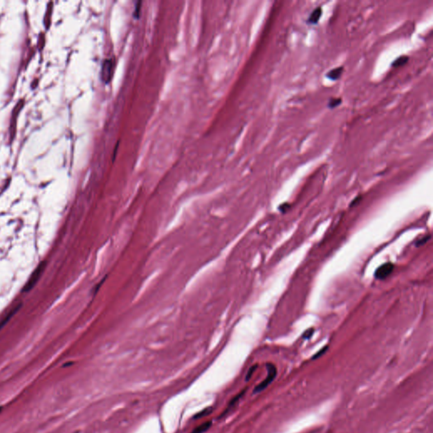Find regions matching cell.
I'll use <instances>...</instances> for the list:
<instances>
[{"instance_id":"cell-1","label":"cell","mask_w":433,"mask_h":433,"mask_svg":"<svg viewBox=\"0 0 433 433\" xmlns=\"http://www.w3.org/2000/svg\"><path fill=\"white\" fill-rule=\"evenodd\" d=\"M116 64H117V61L114 56L107 58L102 61L100 77H101L102 82L104 83L105 85H108L113 80V77H114L115 70H116Z\"/></svg>"},{"instance_id":"cell-2","label":"cell","mask_w":433,"mask_h":433,"mask_svg":"<svg viewBox=\"0 0 433 433\" xmlns=\"http://www.w3.org/2000/svg\"><path fill=\"white\" fill-rule=\"evenodd\" d=\"M46 265H47V261H41V262L39 263V266L36 268L35 270L32 272L31 276L29 277L28 281L26 282V284L23 287L22 292H28V291L32 290L34 288V286H35L37 283L40 279L41 274H43L45 268H46Z\"/></svg>"},{"instance_id":"cell-3","label":"cell","mask_w":433,"mask_h":433,"mask_svg":"<svg viewBox=\"0 0 433 433\" xmlns=\"http://www.w3.org/2000/svg\"><path fill=\"white\" fill-rule=\"evenodd\" d=\"M266 366H267V370H268V376L261 383H259L256 387L254 391H253L254 394H259V393L262 392L263 390L268 388V386L270 385L272 382H274V379L276 378V376H277V368L274 364L267 363Z\"/></svg>"},{"instance_id":"cell-4","label":"cell","mask_w":433,"mask_h":433,"mask_svg":"<svg viewBox=\"0 0 433 433\" xmlns=\"http://www.w3.org/2000/svg\"><path fill=\"white\" fill-rule=\"evenodd\" d=\"M394 268V265L391 263V262H387V263H384L382 266H380L376 269L374 276L378 280H384L387 277H389L390 274H392Z\"/></svg>"},{"instance_id":"cell-5","label":"cell","mask_w":433,"mask_h":433,"mask_svg":"<svg viewBox=\"0 0 433 433\" xmlns=\"http://www.w3.org/2000/svg\"><path fill=\"white\" fill-rule=\"evenodd\" d=\"M21 306H22V304H18L17 306L13 307L12 309L10 310V312L7 313L6 315L3 316V319L0 321V329H2L9 322L10 319L12 318L17 312H19V310L21 308Z\"/></svg>"},{"instance_id":"cell-6","label":"cell","mask_w":433,"mask_h":433,"mask_svg":"<svg viewBox=\"0 0 433 433\" xmlns=\"http://www.w3.org/2000/svg\"><path fill=\"white\" fill-rule=\"evenodd\" d=\"M322 16V7H316L315 10L312 11L310 15L309 18L307 19V23L311 25H316Z\"/></svg>"},{"instance_id":"cell-7","label":"cell","mask_w":433,"mask_h":433,"mask_svg":"<svg viewBox=\"0 0 433 433\" xmlns=\"http://www.w3.org/2000/svg\"><path fill=\"white\" fill-rule=\"evenodd\" d=\"M344 71V69L343 66L335 68V69L329 70L328 73L326 74V77L328 78V80L335 81V80H338V79L340 78L341 76H342V74H343Z\"/></svg>"},{"instance_id":"cell-8","label":"cell","mask_w":433,"mask_h":433,"mask_svg":"<svg viewBox=\"0 0 433 433\" xmlns=\"http://www.w3.org/2000/svg\"><path fill=\"white\" fill-rule=\"evenodd\" d=\"M245 392H246V389H244V390H242V391L239 393V394H238L236 395V396H235V397H234V398L231 399V401L229 403V405H228V406H227L226 409L224 410V411H223V414H222L221 416H223V415H225V414H226L227 413L229 412V411L232 410L233 408L236 407V405H237V403L239 401V399H240V398H242L243 396H244V394H245Z\"/></svg>"},{"instance_id":"cell-9","label":"cell","mask_w":433,"mask_h":433,"mask_svg":"<svg viewBox=\"0 0 433 433\" xmlns=\"http://www.w3.org/2000/svg\"><path fill=\"white\" fill-rule=\"evenodd\" d=\"M212 427V421H207L196 427L191 433H204L210 429Z\"/></svg>"},{"instance_id":"cell-10","label":"cell","mask_w":433,"mask_h":433,"mask_svg":"<svg viewBox=\"0 0 433 433\" xmlns=\"http://www.w3.org/2000/svg\"><path fill=\"white\" fill-rule=\"evenodd\" d=\"M408 60H409V57L406 56V55H403V56L397 58V59L394 61V63L392 64V66L394 68L402 67V66H404L405 64H407Z\"/></svg>"},{"instance_id":"cell-11","label":"cell","mask_w":433,"mask_h":433,"mask_svg":"<svg viewBox=\"0 0 433 433\" xmlns=\"http://www.w3.org/2000/svg\"><path fill=\"white\" fill-rule=\"evenodd\" d=\"M342 103V99L340 98H331L329 100L328 103V108L329 109H335L338 106L341 105Z\"/></svg>"},{"instance_id":"cell-12","label":"cell","mask_w":433,"mask_h":433,"mask_svg":"<svg viewBox=\"0 0 433 433\" xmlns=\"http://www.w3.org/2000/svg\"><path fill=\"white\" fill-rule=\"evenodd\" d=\"M141 5H142V2H141V1H138V2H137V3H136L134 12H133V16H134L135 19H139V18H140V11H141Z\"/></svg>"},{"instance_id":"cell-13","label":"cell","mask_w":433,"mask_h":433,"mask_svg":"<svg viewBox=\"0 0 433 433\" xmlns=\"http://www.w3.org/2000/svg\"><path fill=\"white\" fill-rule=\"evenodd\" d=\"M212 411H213V408H206V409H204L203 411H201V412H199V413L196 414L194 418L195 419H199V418L204 417V416H206V415H208V414H210Z\"/></svg>"},{"instance_id":"cell-14","label":"cell","mask_w":433,"mask_h":433,"mask_svg":"<svg viewBox=\"0 0 433 433\" xmlns=\"http://www.w3.org/2000/svg\"><path fill=\"white\" fill-rule=\"evenodd\" d=\"M431 235H428V236H425L422 237V238H420V239H418L416 243H415V246L416 247H420V246H422V245H425L426 243L431 239Z\"/></svg>"},{"instance_id":"cell-15","label":"cell","mask_w":433,"mask_h":433,"mask_svg":"<svg viewBox=\"0 0 433 433\" xmlns=\"http://www.w3.org/2000/svg\"><path fill=\"white\" fill-rule=\"evenodd\" d=\"M328 346H326V347L322 348V350H320V351L317 352V353L315 354L313 357H312V360H316V359H318L320 357L323 355L327 351H328Z\"/></svg>"},{"instance_id":"cell-16","label":"cell","mask_w":433,"mask_h":433,"mask_svg":"<svg viewBox=\"0 0 433 433\" xmlns=\"http://www.w3.org/2000/svg\"><path fill=\"white\" fill-rule=\"evenodd\" d=\"M257 365H255V366H252V367H251V368L249 369L247 375L245 376V380H246V381H249L250 379L252 378V375H253V373H255V371L256 370V368H257Z\"/></svg>"},{"instance_id":"cell-17","label":"cell","mask_w":433,"mask_h":433,"mask_svg":"<svg viewBox=\"0 0 433 433\" xmlns=\"http://www.w3.org/2000/svg\"><path fill=\"white\" fill-rule=\"evenodd\" d=\"M314 334V329L313 328H310L308 330H306L305 333H304V335H303V338H305V339H309L311 337H312V335Z\"/></svg>"},{"instance_id":"cell-18","label":"cell","mask_w":433,"mask_h":433,"mask_svg":"<svg viewBox=\"0 0 433 433\" xmlns=\"http://www.w3.org/2000/svg\"><path fill=\"white\" fill-rule=\"evenodd\" d=\"M290 208V204L288 203H284L282 204L279 206V211H280L281 213H283V214H285L288 212V210Z\"/></svg>"},{"instance_id":"cell-19","label":"cell","mask_w":433,"mask_h":433,"mask_svg":"<svg viewBox=\"0 0 433 433\" xmlns=\"http://www.w3.org/2000/svg\"><path fill=\"white\" fill-rule=\"evenodd\" d=\"M361 199H362V197H361V196H358V197H356L354 199L350 206H351V207H354V206H356L357 204L360 202Z\"/></svg>"},{"instance_id":"cell-20","label":"cell","mask_w":433,"mask_h":433,"mask_svg":"<svg viewBox=\"0 0 433 433\" xmlns=\"http://www.w3.org/2000/svg\"><path fill=\"white\" fill-rule=\"evenodd\" d=\"M118 147H119V140H118L117 144H116V146L115 147V151H114V153H113V159H115V157H116V154H117V151H118Z\"/></svg>"},{"instance_id":"cell-21","label":"cell","mask_w":433,"mask_h":433,"mask_svg":"<svg viewBox=\"0 0 433 433\" xmlns=\"http://www.w3.org/2000/svg\"><path fill=\"white\" fill-rule=\"evenodd\" d=\"M2 409H3V407H2V406H0V412L2 411Z\"/></svg>"}]
</instances>
